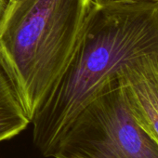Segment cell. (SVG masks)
<instances>
[{
  "label": "cell",
  "instance_id": "1",
  "mask_svg": "<svg viewBox=\"0 0 158 158\" xmlns=\"http://www.w3.org/2000/svg\"><path fill=\"white\" fill-rule=\"evenodd\" d=\"M158 60V0L96 5L72 60L31 120L46 157L85 107L143 59Z\"/></svg>",
  "mask_w": 158,
  "mask_h": 158
},
{
  "label": "cell",
  "instance_id": "2",
  "mask_svg": "<svg viewBox=\"0 0 158 158\" xmlns=\"http://www.w3.org/2000/svg\"><path fill=\"white\" fill-rule=\"evenodd\" d=\"M96 5L8 0L0 19V59L30 120L68 67Z\"/></svg>",
  "mask_w": 158,
  "mask_h": 158
},
{
  "label": "cell",
  "instance_id": "3",
  "mask_svg": "<svg viewBox=\"0 0 158 158\" xmlns=\"http://www.w3.org/2000/svg\"><path fill=\"white\" fill-rule=\"evenodd\" d=\"M54 158H158V142L136 121L119 81L77 115Z\"/></svg>",
  "mask_w": 158,
  "mask_h": 158
},
{
  "label": "cell",
  "instance_id": "4",
  "mask_svg": "<svg viewBox=\"0 0 158 158\" xmlns=\"http://www.w3.org/2000/svg\"><path fill=\"white\" fill-rule=\"evenodd\" d=\"M138 124L158 142V60L127 66L118 79Z\"/></svg>",
  "mask_w": 158,
  "mask_h": 158
},
{
  "label": "cell",
  "instance_id": "5",
  "mask_svg": "<svg viewBox=\"0 0 158 158\" xmlns=\"http://www.w3.org/2000/svg\"><path fill=\"white\" fill-rule=\"evenodd\" d=\"M29 124H31V120L0 59V142L17 136Z\"/></svg>",
  "mask_w": 158,
  "mask_h": 158
},
{
  "label": "cell",
  "instance_id": "6",
  "mask_svg": "<svg viewBox=\"0 0 158 158\" xmlns=\"http://www.w3.org/2000/svg\"><path fill=\"white\" fill-rule=\"evenodd\" d=\"M94 1L98 5H102V4H108V3H113V2L127 1V0H94Z\"/></svg>",
  "mask_w": 158,
  "mask_h": 158
},
{
  "label": "cell",
  "instance_id": "7",
  "mask_svg": "<svg viewBox=\"0 0 158 158\" xmlns=\"http://www.w3.org/2000/svg\"><path fill=\"white\" fill-rule=\"evenodd\" d=\"M7 2H8V0H0V19H1L2 13H3L5 7L7 5Z\"/></svg>",
  "mask_w": 158,
  "mask_h": 158
}]
</instances>
